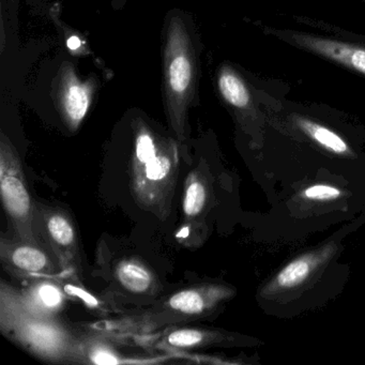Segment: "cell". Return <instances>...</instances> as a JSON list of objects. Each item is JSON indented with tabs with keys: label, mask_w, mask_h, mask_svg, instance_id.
Returning <instances> with one entry per match:
<instances>
[{
	"label": "cell",
	"mask_w": 365,
	"mask_h": 365,
	"mask_svg": "<svg viewBox=\"0 0 365 365\" xmlns=\"http://www.w3.org/2000/svg\"><path fill=\"white\" fill-rule=\"evenodd\" d=\"M95 80H81L74 67L66 63L59 72L55 100L59 114L70 131L76 132L82 125L91 108L95 93Z\"/></svg>",
	"instance_id": "obj_10"
},
{
	"label": "cell",
	"mask_w": 365,
	"mask_h": 365,
	"mask_svg": "<svg viewBox=\"0 0 365 365\" xmlns=\"http://www.w3.org/2000/svg\"><path fill=\"white\" fill-rule=\"evenodd\" d=\"M0 195L11 232L23 240H40L36 230L35 209L18 151L9 138H0Z\"/></svg>",
	"instance_id": "obj_5"
},
{
	"label": "cell",
	"mask_w": 365,
	"mask_h": 365,
	"mask_svg": "<svg viewBox=\"0 0 365 365\" xmlns=\"http://www.w3.org/2000/svg\"><path fill=\"white\" fill-rule=\"evenodd\" d=\"M294 123L305 135L326 150L339 155H349L351 153L347 143L339 134L324 125L299 116L294 117Z\"/></svg>",
	"instance_id": "obj_17"
},
{
	"label": "cell",
	"mask_w": 365,
	"mask_h": 365,
	"mask_svg": "<svg viewBox=\"0 0 365 365\" xmlns=\"http://www.w3.org/2000/svg\"><path fill=\"white\" fill-rule=\"evenodd\" d=\"M108 335L91 330L85 333L84 364H121L131 363L127 356L113 344Z\"/></svg>",
	"instance_id": "obj_15"
},
{
	"label": "cell",
	"mask_w": 365,
	"mask_h": 365,
	"mask_svg": "<svg viewBox=\"0 0 365 365\" xmlns=\"http://www.w3.org/2000/svg\"><path fill=\"white\" fill-rule=\"evenodd\" d=\"M341 190L328 185H311L303 191L302 196L307 200L328 202L341 197Z\"/></svg>",
	"instance_id": "obj_18"
},
{
	"label": "cell",
	"mask_w": 365,
	"mask_h": 365,
	"mask_svg": "<svg viewBox=\"0 0 365 365\" xmlns=\"http://www.w3.org/2000/svg\"><path fill=\"white\" fill-rule=\"evenodd\" d=\"M197 85V54L187 22L180 14L168 19L164 44V101L176 140L187 136V117Z\"/></svg>",
	"instance_id": "obj_4"
},
{
	"label": "cell",
	"mask_w": 365,
	"mask_h": 365,
	"mask_svg": "<svg viewBox=\"0 0 365 365\" xmlns=\"http://www.w3.org/2000/svg\"><path fill=\"white\" fill-rule=\"evenodd\" d=\"M80 40H78V37H71L69 39V41H68V46H69V48H71V50H76V48H78V46H80Z\"/></svg>",
	"instance_id": "obj_19"
},
{
	"label": "cell",
	"mask_w": 365,
	"mask_h": 365,
	"mask_svg": "<svg viewBox=\"0 0 365 365\" xmlns=\"http://www.w3.org/2000/svg\"><path fill=\"white\" fill-rule=\"evenodd\" d=\"M25 307L40 317L57 318L66 305L65 288L54 277L33 279L26 289L21 292Z\"/></svg>",
	"instance_id": "obj_13"
},
{
	"label": "cell",
	"mask_w": 365,
	"mask_h": 365,
	"mask_svg": "<svg viewBox=\"0 0 365 365\" xmlns=\"http://www.w3.org/2000/svg\"><path fill=\"white\" fill-rule=\"evenodd\" d=\"M299 48L365 76V48L302 33L286 34Z\"/></svg>",
	"instance_id": "obj_11"
},
{
	"label": "cell",
	"mask_w": 365,
	"mask_h": 365,
	"mask_svg": "<svg viewBox=\"0 0 365 365\" xmlns=\"http://www.w3.org/2000/svg\"><path fill=\"white\" fill-rule=\"evenodd\" d=\"M213 205L212 176L208 166L200 162L189 173L183 185V223L176 234L179 242L187 247L202 245V234Z\"/></svg>",
	"instance_id": "obj_7"
},
{
	"label": "cell",
	"mask_w": 365,
	"mask_h": 365,
	"mask_svg": "<svg viewBox=\"0 0 365 365\" xmlns=\"http://www.w3.org/2000/svg\"><path fill=\"white\" fill-rule=\"evenodd\" d=\"M0 331L42 361L84 364L85 333H78L57 318L31 313L25 307L21 292L4 279L0 285Z\"/></svg>",
	"instance_id": "obj_1"
},
{
	"label": "cell",
	"mask_w": 365,
	"mask_h": 365,
	"mask_svg": "<svg viewBox=\"0 0 365 365\" xmlns=\"http://www.w3.org/2000/svg\"><path fill=\"white\" fill-rule=\"evenodd\" d=\"M217 86L223 99L237 110H247L251 104V93L245 81L230 66H224L217 76Z\"/></svg>",
	"instance_id": "obj_16"
},
{
	"label": "cell",
	"mask_w": 365,
	"mask_h": 365,
	"mask_svg": "<svg viewBox=\"0 0 365 365\" xmlns=\"http://www.w3.org/2000/svg\"><path fill=\"white\" fill-rule=\"evenodd\" d=\"M178 143L143 123L134 125L130 190L136 204L161 221L170 217L176 192L180 170Z\"/></svg>",
	"instance_id": "obj_2"
},
{
	"label": "cell",
	"mask_w": 365,
	"mask_h": 365,
	"mask_svg": "<svg viewBox=\"0 0 365 365\" xmlns=\"http://www.w3.org/2000/svg\"><path fill=\"white\" fill-rule=\"evenodd\" d=\"M235 294L225 284L198 283L170 292L148 309L89 324L108 336L132 337L204 319Z\"/></svg>",
	"instance_id": "obj_3"
},
{
	"label": "cell",
	"mask_w": 365,
	"mask_h": 365,
	"mask_svg": "<svg viewBox=\"0 0 365 365\" xmlns=\"http://www.w3.org/2000/svg\"><path fill=\"white\" fill-rule=\"evenodd\" d=\"M0 260L10 274L31 281L55 277L61 270L41 241L23 240L14 232L3 234L0 239Z\"/></svg>",
	"instance_id": "obj_9"
},
{
	"label": "cell",
	"mask_w": 365,
	"mask_h": 365,
	"mask_svg": "<svg viewBox=\"0 0 365 365\" xmlns=\"http://www.w3.org/2000/svg\"><path fill=\"white\" fill-rule=\"evenodd\" d=\"M35 224L38 236L43 238L61 270L81 279L83 269L80 239L69 212L58 207L36 202Z\"/></svg>",
	"instance_id": "obj_6"
},
{
	"label": "cell",
	"mask_w": 365,
	"mask_h": 365,
	"mask_svg": "<svg viewBox=\"0 0 365 365\" xmlns=\"http://www.w3.org/2000/svg\"><path fill=\"white\" fill-rule=\"evenodd\" d=\"M115 279L125 292L134 296H155L160 282L153 269L138 257H125L115 267Z\"/></svg>",
	"instance_id": "obj_14"
},
{
	"label": "cell",
	"mask_w": 365,
	"mask_h": 365,
	"mask_svg": "<svg viewBox=\"0 0 365 365\" xmlns=\"http://www.w3.org/2000/svg\"><path fill=\"white\" fill-rule=\"evenodd\" d=\"M335 252L332 245H327L317 251L299 256L286 264L274 279L264 289V294H279L287 290L296 289L309 281V277L326 264Z\"/></svg>",
	"instance_id": "obj_12"
},
{
	"label": "cell",
	"mask_w": 365,
	"mask_h": 365,
	"mask_svg": "<svg viewBox=\"0 0 365 365\" xmlns=\"http://www.w3.org/2000/svg\"><path fill=\"white\" fill-rule=\"evenodd\" d=\"M136 345L162 351L183 352L210 347H230L242 337L227 331L205 327L172 326L148 334L130 337Z\"/></svg>",
	"instance_id": "obj_8"
}]
</instances>
